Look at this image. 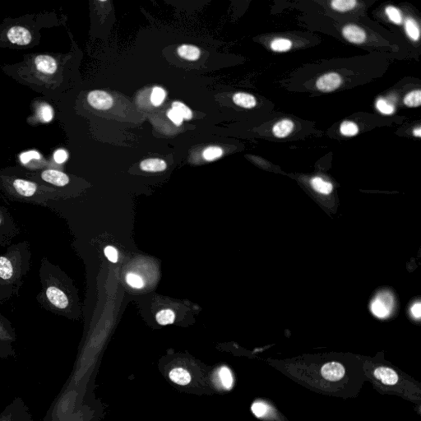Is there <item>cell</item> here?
I'll return each mask as SVG.
<instances>
[{
	"instance_id": "6da1fadb",
	"label": "cell",
	"mask_w": 421,
	"mask_h": 421,
	"mask_svg": "<svg viewBox=\"0 0 421 421\" xmlns=\"http://www.w3.org/2000/svg\"><path fill=\"white\" fill-rule=\"evenodd\" d=\"M41 290L36 301L46 310L57 315L68 316L72 313L73 296L65 273L48 257L41 259L39 270Z\"/></svg>"
},
{
	"instance_id": "7a4b0ae2",
	"label": "cell",
	"mask_w": 421,
	"mask_h": 421,
	"mask_svg": "<svg viewBox=\"0 0 421 421\" xmlns=\"http://www.w3.org/2000/svg\"><path fill=\"white\" fill-rule=\"evenodd\" d=\"M31 255L27 240L9 245L6 253L0 254V282L18 294L30 270Z\"/></svg>"
},
{
	"instance_id": "3957f363",
	"label": "cell",
	"mask_w": 421,
	"mask_h": 421,
	"mask_svg": "<svg viewBox=\"0 0 421 421\" xmlns=\"http://www.w3.org/2000/svg\"><path fill=\"white\" fill-rule=\"evenodd\" d=\"M3 192L9 199L25 203L46 206V202L56 199L58 196L56 189L42 188L35 182L22 178H13L8 182H3Z\"/></svg>"
},
{
	"instance_id": "277c9868",
	"label": "cell",
	"mask_w": 421,
	"mask_h": 421,
	"mask_svg": "<svg viewBox=\"0 0 421 421\" xmlns=\"http://www.w3.org/2000/svg\"><path fill=\"white\" fill-rule=\"evenodd\" d=\"M16 340L17 336L13 324L0 311V358L15 356Z\"/></svg>"
},
{
	"instance_id": "5b68a950",
	"label": "cell",
	"mask_w": 421,
	"mask_h": 421,
	"mask_svg": "<svg viewBox=\"0 0 421 421\" xmlns=\"http://www.w3.org/2000/svg\"><path fill=\"white\" fill-rule=\"evenodd\" d=\"M20 231L13 215L5 206L0 204V245L3 247L9 246Z\"/></svg>"
},
{
	"instance_id": "8992f818",
	"label": "cell",
	"mask_w": 421,
	"mask_h": 421,
	"mask_svg": "<svg viewBox=\"0 0 421 421\" xmlns=\"http://www.w3.org/2000/svg\"><path fill=\"white\" fill-rule=\"evenodd\" d=\"M0 421H33V418L23 399L17 397L0 413Z\"/></svg>"
},
{
	"instance_id": "52a82bcc",
	"label": "cell",
	"mask_w": 421,
	"mask_h": 421,
	"mask_svg": "<svg viewBox=\"0 0 421 421\" xmlns=\"http://www.w3.org/2000/svg\"><path fill=\"white\" fill-rule=\"evenodd\" d=\"M393 306V300L389 293H382L371 304V310L378 318H386Z\"/></svg>"
},
{
	"instance_id": "ba28073f",
	"label": "cell",
	"mask_w": 421,
	"mask_h": 421,
	"mask_svg": "<svg viewBox=\"0 0 421 421\" xmlns=\"http://www.w3.org/2000/svg\"><path fill=\"white\" fill-rule=\"evenodd\" d=\"M40 179L46 184H51L52 186L56 188H64L67 186L69 182L70 178L68 174L58 170V169H47L41 172Z\"/></svg>"
},
{
	"instance_id": "9c48e42d",
	"label": "cell",
	"mask_w": 421,
	"mask_h": 421,
	"mask_svg": "<svg viewBox=\"0 0 421 421\" xmlns=\"http://www.w3.org/2000/svg\"><path fill=\"white\" fill-rule=\"evenodd\" d=\"M7 36L11 43L18 46H28L32 41V35L30 30L20 26L12 27L8 30Z\"/></svg>"
},
{
	"instance_id": "30bf717a",
	"label": "cell",
	"mask_w": 421,
	"mask_h": 421,
	"mask_svg": "<svg viewBox=\"0 0 421 421\" xmlns=\"http://www.w3.org/2000/svg\"><path fill=\"white\" fill-rule=\"evenodd\" d=\"M87 101L93 108L100 111H106L113 105V99L111 95L103 91H92L87 96Z\"/></svg>"
},
{
	"instance_id": "8fae6325",
	"label": "cell",
	"mask_w": 421,
	"mask_h": 421,
	"mask_svg": "<svg viewBox=\"0 0 421 421\" xmlns=\"http://www.w3.org/2000/svg\"><path fill=\"white\" fill-rule=\"evenodd\" d=\"M341 84V78L338 73H330L322 76L316 84V86L319 91L323 92H330L335 91Z\"/></svg>"
},
{
	"instance_id": "7c38bea8",
	"label": "cell",
	"mask_w": 421,
	"mask_h": 421,
	"mask_svg": "<svg viewBox=\"0 0 421 421\" xmlns=\"http://www.w3.org/2000/svg\"><path fill=\"white\" fill-rule=\"evenodd\" d=\"M34 63L36 69L44 74L52 75L56 73L58 68V63L56 62V58L47 55H40L36 56Z\"/></svg>"
},
{
	"instance_id": "4fadbf2b",
	"label": "cell",
	"mask_w": 421,
	"mask_h": 421,
	"mask_svg": "<svg viewBox=\"0 0 421 421\" xmlns=\"http://www.w3.org/2000/svg\"><path fill=\"white\" fill-rule=\"evenodd\" d=\"M321 373L323 378L331 382H337L345 375V368L337 362H329L323 366Z\"/></svg>"
},
{
	"instance_id": "5bb4252c",
	"label": "cell",
	"mask_w": 421,
	"mask_h": 421,
	"mask_svg": "<svg viewBox=\"0 0 421 421\" xmlns=\"http://www.w3.org/2000/svg\"><path fill=\"white\" fill-rule=\"evenodd\" d=\"M343 36L351 43L361 44L365 41L366 34L365 30L356 25L350 24L343 28Z\"/></svg>"
},
{
	"instance_id": "9a60e30c",
	"label": "cell",
	"mask_w": 421,
	"mask_h": 421,
	"mask_svg": "<svg viewBox=\"0 0 421 421\" xmlns=\"http://www.w3.org/2000/svg\"><path fill=\"white\" fill-rule=\"evenodd\" d=\"M376 378L380 380L382 383L386 385H395L398 382L397 373L390 368L380 367L376 368L373 373Z\"/></svg>"
},
{
	"instance_id": "2e32d148",
	"label": "cell",
	"mask_w": 421,
	"mask_h": 421,
	"mask_svg": "<svg viewBox=\"0 0 421 421\" xmlns=\"http://www.w3.org/2000/svg\"><path fill=\"white\" fill-rule=\"evenodd\" d=\"M169 378L174 384H179L181 386H185L191 382V375L189 371L185 368H173L169 373Z\"/></svg>"
},
{
	"instance_id": "e0dca14e",
	"label": "cell",
	"mask_w": 421,
	"mask_h": 421,
	"mask_svg": "<svg viewBox=\"0 0 421 421\" xmlns=\"http://www.w3.org/2000/svg\"><path fill=\"white\" fill-rule=\"evenodd\" d=\"M140 167L144 171L160 172L167 169V165L163 160L151 158L141 162Z\"/></svg>"
},
{
	"instance_id": "ac0fdd59",
	"label": "cell",
	"mask_w": 421,
	"mask_h": 421,
	"mask_svg": "<svg viewBox=\"0 0 421 421\" xmlns=\"http://www.w3.org/2000/svg\"><path fill=\"white\" fill-rule=\"evenodd\" d=\"M294 129V123L289 119H283L278 122L273 126V132L274 135L280 139L287 137Z\"/></svg>"
},
{
	"instance_id": "d6986e66",
	"label": "cell",
	"mask_w": 421,
	"mask_h": 421,
	"mask_svg": "<svg viewBox=\"0 0 421 421\" xmlns=\"http://www.w3.org/2000/svg\"><path fill=\"white\" fill-rule=\"evenodd\" d=\"M177 51L180 57L190 61L197 60L201 55L199 49L191 45H182Z\"/></svg>"
},
{
	"instance_id": "ffe728a7",
	"label": "cell",
	"mask_w": 421,
	"mask_h": 421,
	"mask_svg": "<svg viewBox=\"0 0 421 421\" xmlns=\"http://www.w3.org/2000/svg\"><path fill=\"white\" fill-rule=\"evenodd\" d=\"M233 101L237 106L246 109L253 108L257 104L254 96L250 94L243 93V92L235 94L233 97Z\"/></svg>"
},
{
	"instance_id": "44dd1931",
	"label": "cell",
	"mask_w": 421,
	"mask_h": 421,
	"mask_svg": "<svg viewBox=\"0 0 421 421\" xmlns=\"http://www.w3.org/2000/svg\"><path fill=\"white\" fill-rule=\"evenodd\" d=\"M38 119L43 123H50L54 119V110L49 104H41L36 110Z\"/></svg>"
},
{
	"instance_id": "7402d4cb",
	"label": "cell",
	"mask_w": 421,
	"mask_h": 421,
	"mask_svg": "<svg viewBox=\"0 0 421 421\" xmlns=\"http://www.w3.org/2000/svg\"><path fill=\"white\" fill-rule=\"evenodd\" d=\"M311 184L316 191L323 195H329L333 191V184L326 182L319 177H315L311 180Z\"/></svg>"
},
{
	"instance_id": "603a6c76",
	"label": "cell",
	"mask_w": 421,
	"mask_h": 421,
	"mask_svg": "<svg viewBox=\"0 0 421 421\" xmlns=\"http://www.w3.org/2000/svg\"><path fill=\"white\" fill-rule=\"evenodd\" d=\"M156 319L160 325H169V324H172L174 323V319H175V313H174V311L169 309H162L157 313Z\"/></svg>"
},
{
	"instance_id": "cb8c5ba5",
	"label": "cell",
	"mask_w": 421,
	"mask_h": 421,
	"mask_svg": "<svg viewBox=\"0 0 421 421\" xmlns=\"http://www.w3.org/2000/svg\"><path fill=\"white\" fill-rule=\"evenodd\" d=\"M331 4L334 10L338 12H347L356 7L357 1L356 0H333Z\"/></svg>"
},
{
	"instance_id": "d4e9b609",
	"label": "cell",
	"mask_w": 421,
	"mask_h": 421,
	"mask_svg": "<svg viewBox=\"0 0 421 421\" xmlns=\"http://www.w3.org/2000/svg\"><path fill=\"white\" fill-rule=\"evenodd\" d=\"M405 28L407 35L410 36L411 39L413 41H418L420 39V29H419L418 25L416 23V21L412 18H409L406 19V24H405Z\"/></svg>"
},
{
	"instance_id": "484cf974",
	"label": "cell",
	"mask_w": 421,
	"mask_h": 421,
	"mask_svg": "<svg viewBox=\"0 0 421 421\" xmlns=\"http://www.w3.org/2000/svg\"><path fill=\"white\" fill-rule=\"evenodd\" d=\"M404 104L408 107H418V106H421V90H416V91H411L410 93L407 94L404 98Z\"/></svg>"
},
{
	"instance_id": "4316f807",
	"label": "cell",
	"mask_w": 421,
	"mask_h": 421,
	"mask_svg": "<svg viewBox=\"0 0 421 421\" xmlns=\"http://www.w3.org/2000/svg\"><path fill=\"white\" fill-rule=\"evenodd\" d=\"M292 46L291 41L287 39H276L271 43V48L276 52H285L290 50Z\"/></svg>"
},
{
	"instance_id": "83f0119b",
	"label": "cell",
	"mask_w": 421,
	"mask_h": 421,
	"mask_svg": "<svg viewBox=\"0 0 421 421\" xmlns=\"http://www.w3.org/2000/svg\"><path fill=\"white\" fill-rule=\"evenodd\" d=\"M220 379L222 385L225 389H230L233 385V378L231 372L226 367H222L219 372Z\"/></svg>"
},
{
	"instance_id": "f1b7e54d",
	"label": "cell",
	"mask_w": 421,
	"mask_h": 421,
	"mask_svg": "<svg viewBox=\"0 0 421 421\" xmlns=\"http://www.w3.org/2000/svg\"><path fill=\"white\" fill-rule=\"evenodd\" d=\"M41 158H42L41 155L37 151H35V150H31V151L23 152V153L20 155V157H19L20 162H22V164L24 165V166L30 164V162H32V161L33 162H34V161H40Z\"/></svg>"
},
{
	"instance_id": "f546056e",
	"label": "cell",
	"mask_w": 421,
	"mask_h": 421,
	"mask_svg": "<svg viewBox=\"0 0 421 421\" xmlns=\"http://www.w3.org/2000/svg\"><path fill=\"white\" fill-rule=\"evenodd\" d=\"M340 131L344 136L352 137L358 134V126L351 121L343 122L340 125Z\"/></svg>"
},
{
	"instance_id": "4dcf8cb0",
	"label": "cell",
	"mask_w": 421,
	"mask_h": 421,
	"mask_svg": "<svg viewBox=\"0 0 421 421\" xmlns=\"http://www.w3.org/2000/svg\"><path fill=\"white\" fill-rule=\"evenodd\" d=\"M172 107H173L172 109L176 111L177 113H179V115H180L183 119H192V111H191V110H190L189 107H187L185 105L181 103V102H178V101H177V102H174L173 105H172Z\"/></svg>"
},
{
	"instance_id": "1f68e13d",
	"label": "cell",
	"mask_w": 421,
	"mask_h": 421,
	"mask_svg": "<svg viewBox=\"0 0 421 421\" xmlns=\"http://www.w3.org/2000/svg\"><path fill=\"white\" fill-rule=\"evenodd\" d=\"M222 153H223V151L221 147L210 146V147L205 149V151H203V157H204L205 160L212 162V161H214V160H217V158L222 157Z\"/></svg>"
},
{
	"instance_id": "d6a6232c",
	"label": "cell",
	"mask_w": 421,
	"mask_h": 421,
	"mask_svg": "<svg viewBox=\"0 0 421 421\" xmlns=\"http://www.w3.org/2000/svg\"><path fill=\"white\" fill-rule=\"evenodd\" d=\"M166 97V91L162 87H154L151 96V103L155 106H158L164 101Z\"/></svg>"
},
{
	"instance_id": "836d02e7",
	"label": "cell",
	"mask_w": 421,
	"mask_h": 421,
	"mask_svg": "<svg viewBox=\"0 0 421 421\" xmlns=\"http://www.w3.org/2000/svg\"><path fill=\"white\" fill-rule=\"evenodd\" d=\"M126 281L131 287L135 289H141L144 286L142 278L135 273H129L126 276Z\"/></svg>"
},
{
	"instance_id": "e575fe53",
	"label": "cell",
	"mask_w": 421,
	"mask_h": 421,
	"mask_svg": "<svg viewBox=\"0 0 421 421\" xmlns=\"http://www.w3.org/2000/svg\"><path fill=\"white\" fill-rule=\"evenodd\" d=\"M386 13L393 23H396L397 25H400L402 23V17H401V13L395 7H393V6L387 7Z\"/></svg>"
},
{
	"instance_id": "d590c367",
	"label": "cell",
	"mask_w": 421,
	"mask_h": 421,
	"mask_svg": "<svg viewBox=\"0 0 421 421\" xmlns=\"http://www.w3.org/2000/svg\"><path fill=\"white\" fill-rule=\"evenodd\" d=\"M15 295H18L15 290L11 288L6 287L0 282V304L5 302Z\"/></svg>"
},
{
	"instance_id": "8d00e7d4",
	"label": "cell",
	"mask_w": 421,
	"mask_h": 421,
	"mask_svg": "<svg viewBox=\"0 0 421 421\" xmlns=\"http://www.w3.org/2000/svg\"><path fill=\"white\" fill-rule=\"evenodd\" d=\"M377 109L384 114H392L394 112L393 106L388 103L384 99H379L376 104Z\"/></svg>"
},
{
	"instance_id": "74e56055",
	"label": "cell",
	"mask_w": 421,
	"mask_h": 421,
	"mask_svg": "<svg viewBox=\"0 0 421 421\" xmlns=\"http://www.w3.org/2000/svg\"><path fill=\"white\" fill-rule=\"evenodd\" d=\"M104 253H105L106 257L108 258L110 262H113V263H116L118 262L119 254H118V251L115 248H113V246H107L104 250Z\"/></svg>"
},
{
	"instance_id": "f35d334b",
	"label": "cell",
	"mask_w": 421,
	"mask_h": 421,
	"mask_svg": "<svg viewBox=\"0 0 421 421\" xmlns=\"http://www.w3.org/2000/svg\"><path fill=\"white\" fill-rule=\"evenodd\" d=\"M252 411L257 417H262L267 413V406L262 402H255L253 404Z\"/></svg>"
},
{
	"instance_id": "ab89813d",
	"label": "cell",
	"mask_w": 421,
	"mask_h": 421,
	"mask_svg": "<svg viewBox=\"0 0 421 421\" xmlns=\"http://www.w3.org/2000/svg\"><path fill=\"white\" fill-rule=\"evenodd\" d=\"M68 152L63 149H58L54 154V160L58 164H63L68 160Z\"/></svg>"
},
{
	"instance_id": "60d3db41",
	"label": "cell",
	"mask_w": 421,
	"mask_h": 421,
	"mask_svg": "<svg viewBox=\"0 0 421 421\" xmlns=\"http://www.w3.org/2000/svg\"><path fill=\"white\" fill-rule=\"evenodd\" d=\"M167 115L169 117V119L171 120L173 123L176 124L177 126H179L180 124H182V122H183V118H182L180 115H179V113H177L176 111L171 109V110H169L168 111V113H167Z\"/></svg>"
},
{
	"instance_id": "b9f144b4",
	"label": "cell",
	"mask_w": 421,
	"mask_h": 421,
	"mask_svg": "<svg viewBox=\"0 0 421 421\" xmlns=\"http://www.w3.org/2000/svg\"><path fill=\"white\" fill-rule=\"evenodd\" d=\"M43 421H66L62 419L59 415H57L56 412H54L52 410L49 411L48 415L46 416V418L44 419Z\"/></svg>"
},
{
	"instance_id": "7bdbcfd3",
	"label": "cell",
	"mask_w": 421,
	"mask_h": 421,
	"mask_svg": "<svg viewBox=\"0 0 421 421\" xmlns=\"http://www.w3.org/2000/svg\"><path fill=\"white\" fill-rule=\"evenodd\" d=\"M411 313H412V315L415 317V318H421V303L418 302L415 304V305L411 307Z\"/></svg>"
},
{
	"instance_id": "ee69618b",
	"label": "cell",
	"mask_w": 421,
	"mask_h": 421,
	"mask_svg": "<svg viewBox=\"0 0 421 421\" xmlns=\"http://www.w3.org/2000/svg\"><path fill=\"white\" fill-rule=\"evenodd\" d=\"M414 135L416 137H421V128H418V129H415L414 130Z\"/></svg>"
}]
</instances>
